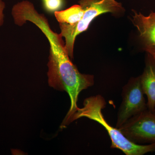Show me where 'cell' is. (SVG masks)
Returning a JSON list of instances; mask_svg holds the SVG:
<instances>
[{
    "mask_svg": "<svg viewBox=\"0 0 155 155\" xmlns=\"http://www.w3.org/2000/svg\"><path fill=\"white\" fill-rule=\"evenodd\" d=\"M40 29L49 43L50 55L48 66V82L51 87L67 92L71 105L62 125L70 124L72 115L78 109L77 101L81 92L94 84L93 75L81 74L73 64L65 48L60 34L53 31L48 22L42 24Z\"/></svg>",
    "mask_w": 155,
    "mask_h": 155,
    "instance_id": "1",
    "label": "cell"
},
{
    "mask_svg": "<svg viewBox=\"0 0 155 155\" xmlns=\"http://www.w3.org/2000/svg\"><path fill=\"white\" fill-rule=\"evenodd\" d=\"M83 107L78 108L71 117L70 123L75 120L86 117L102 125L107 132L111 140V148L120 150L126 155H143L155 152V143L147 145L134 143L126 138L119 128L111 126L103 116V109L105 107V100L101 95L84 100Z\"/></svg>",
    "mask_w": 155,
    "mask_h": 155,
    "instance_id": "2",
    "label": "cell"
},
{
    "mask_svg": "<svg viewBox=\"0 0 155 155\" xmlns=\"http://www.w3.org/2000/svg\"><path fill=\"white\" fill-rule=\"evenodd\" d=\"M131 21L138 31L143 49L152 55L155 53V12L146 16L133 11Z\"/></svg>",
    "mask_w": 155,
    "mask_h": 155,
    "instance_id": "6",
    "label": "cell"
},
{
    "mask_svg": "<svg viewBox=\"0 0 155 155\" xmlns=\"http://www.w3.org/2000/svg\"><path fill=\"white\" fill-rule=\"evenodd\" d=\"M84 11L81 19L73 25L59 23L60 34L65 39V48L71 59L73 58L74 43L76 37L87 30L92 21L97 16L106 13L118 15L124 11L122 4L116 0H80Z\"/></svg>",
    "mask_w": 155,
    "mask_h": 155,
    "instance_id": "3",
    "label": "cell"
},
{
    "mask_svg": "<svg viewBox=\"0 0 155 155\" xmlns=\"http://www.w3.org/2000/svg\"><path fill=\"white\" fill-rule=\"evenodd\" d=\"M5 3L3 0H0V27L2 26L4 23L5 14L4 10L5 8Z\"/></svg>",
    "mask_w": 155,
    "mask_h": 155,
    "instance_id": "10",
    "label": "cell"
},
{
    "mask_svg": "<svg viewBox=\"0 0 155 155\" xmlns=\"http://www.w3.org/2000/svg\"><path fill=\"white\" fill-rule=\"evenodd\" d=\"M84 11L79 5H74L64 11L54 12V15L59 23L73 25L79 22L83 16Z\"/></svg>",
    "mask_w": 155,
    "mask_h": 155,
    "instance_id": "8",
    "label": "cell"
},
{
    "mask_svg": "<svg viewBox=\"0 0 155 155\" xmlns=\"http://www.w3.org/2000/svg\"><path fill=\"white\" fill-rule=\"evenodd\" d=\"M119 129L126 138L134 143H154L155 115L147 110L131 117Z\"/></svg>",
    "mask_w": 155,
    "mask_h": 155,
    "instance_id": "5",
    "label": "cell"
},
{
    "mask_svg": "<svg viewBox=\"0 0 155 155\" xmlns=\"http://www.w3.org/2000/svg\"><path fill=\"white\" fill-rule=\"evenodd\" d=\"M140 77L143 93L147 98L148 110L152 112L155 109V60L148 53L144 71Z\"/></svg>",
    "mask_w": 155,
    "mask_h": 155,
    "instance_id": "7",
    "label": "cell"
},
{
    "mask_svg": "<svg viewBox=\"0 0 155 155\" xmlns=\"http://www.w3.org/2000/svg\"><path fill=\"white\" fill-rule=\"evenodd\" d=\"M140 77L132 78L122 89V102L117 114L116 127L119 128L133 116L148 110Z\"/></svg>",
    "mask_w": 155,
    "mask_h": 155,
    "instance_id": "4",
    "label": "cell"
},
{
    "mask_svg": "<svg viewBox=\"0 0 155 155\" xmlns=\"http://www.w3.org/2000/svg\"><path fill=\"white\" fill-rule=\"evenodd\" d=\"M46 1V0H44V1Z\"/></svg>",
    "mask_w": 155,
    "mask_h": 155,
    "instance_id": "13",
    "label": "cell"
},
{
    "mask_svg": "<svg viewBox=\"0 0 155 155\" xmlns=\"http://www.w3.org/2000/svg\"><path fill=\"white\" fill-rule=\"evenodd\" d=\"M152 113L155 115V109L154 110L152 111Z\"/></svg>",
    "mask_w": 155,
    "mask_h": 155,
    "instance_id": "12",
    "label": "cell"
},
{
    "mask_svg": "<svg viewBox=\"0 0 155 155\" xmlns=\"http://www.w3.org/2000/svg\"><path fill=\"white\" fill-rule=\"evenodd\" d=\"M44 2L45 8L50 12L57 11L63 5V0H46Z\"/></svg>",
    "mask_w": 155,
    "mask_h": 155,
    "instance_id": "9",
    "label": "cell"
},
{
    "mask_svg": "<svg viewBox=\"0 0 155 155\" xmlns=\"http://www.w3.org/2000/svg\"><path fill=\"white\" fill-rule=\"evenodd\" d=\"M151 56H152L153 58L155 60V53H154V54H153Z\"/></svg>",
    "mask_w": 155,
    "mask_h": 155,
    "instance_id": "11",
    "label": "cell"
}]
</instances>
